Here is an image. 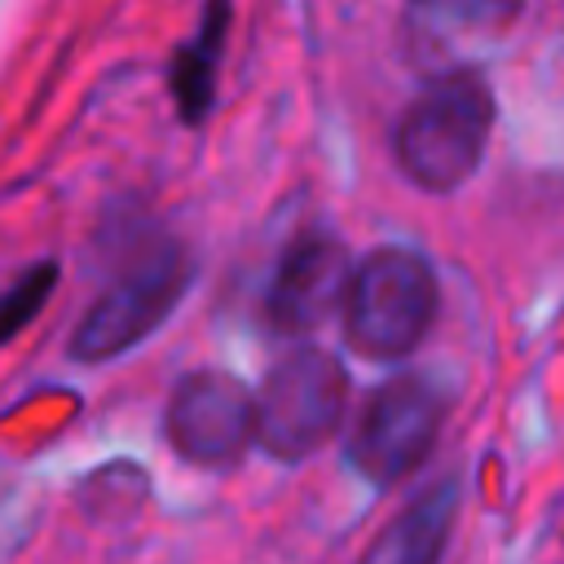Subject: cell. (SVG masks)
Returning a JSON list of instances; mask_svg holds the SVG:
<instances>
[{
  "label": "cell",
  "mask_w": 564,
  "mask_h": 564,
  "mask_svg": "<svg viewBox=\"0 0 564 564\" xmlns=\"http://www.w3.org/2000/svg\"><path fill=\"white\" fill-rule=\"evenodd\" d=\"M494 115L498 106L480 70L454 66L432 75L392 128L397 167L427 194L458 189L485 159Z\"/></svg>",
  "instance_id": "cell-1"
},
{
  "label": "cell",
  "mask_w": 564,
  "mask_h": 564,
  "mask_svg": "<svg viewBox=\"0 0 564 564\" xmlns=\"http://www.w3.org/2000/svg\"><path fill=\"white\" fill-rule=\"evenodd\" d=\"M194 264L189 251L176 238H145L132 251H123L119 269L101 286V295L84 308V317L70 330V357L75 361H110L141 344L150 330L163 326V317L181 304L189 291Z\"/></svg>",
  "instance_id": "cell-2"
},
{
  "label": "cell",
  "mask_w": 564,
  "mask_h": 564,
  "mask_svg": "<svg viewBox=\"0 0 564 564\" xmlns=\"http://www.w3.org/2000/svg\"><path fill=\"white\" fill-rule=\"evenodd\" d=\"M441 308L432 264L410 247H375L361 256L344 286V339L370 361L410 357Z\"/></svg>",
  "instance_id": "cell-3"
},
{
  "label": "cell",
  "mask_w": 564,
  "mask_h": 564,
  "mask_svg": "<svg viewBox=\"0 0 564 564\" xmlns=\"http://www.w3.org/2000/svg\"><path fill=\"white\" fill-rule=\"evenodd\" d=\"M256 401V445L278 463H304L322 449L348 405L344 361L326 348H295L269 366Z\"/></svg>",
  "instance_id": "cell-4"
},
{
  "label": "cell",
  "mask_w": 564,
  "mask_h": 564,
  "mask_svg": "<svg viewBox=\"0 0 564 564\" xmlns=\"http://www.w3.org/2000/svg\"><path fill=\"white\" fill-rule=\"evenodd\" d=\"M445 410H449V397L432 379L423 375L388 379L352 423V436H348L352 471L375 489H392L432 454Z\"/></svg>",
  "instance_id": "cell-5"
},
{
  "label": "cell",
  "mask_w": 564,
  "mask_h": 564,
  "mask_svg": "<svg viewBox=\"0 0 564 564\" xmlns=\"http://www.w3.org/2000/svg\"><path fill=\"white\" fill-rule=\"evenodd\" d=\"M163 432L185 463L229 467L256 436L251 388L229 370H189L167 397Z\"/></svg>",
  "instance_id": "cell-6"
},
{
  "label": "cell",
  "mask_w": 564,
  "mask_h": 564,
  "mask_svg": "<svg viewBox=\"0 0 564 564\" xmlns=\"http://www.w3.org/2000/svg\"><path fill=\"white\" fill-rule=\"evenodd\" d=\"M348 273H352V260H348L339 238H330V234L295 238L286 247V256L278 260V273L269 282L264 308H269L273 330L304 335V330L322 326L344 304Z\"/></svg>",
  "instance_id": "cell-7"
},
{
  "label": "cell",
  "mask_w": 564,
  "mask_h": 564,
  "mask_svg": "<svg viewBox=\"0 0 564 564\" xmlns=\"http://www.w3.org/2000/svg\"><path fill=\"white\" fill-rule=\"evenodd\" d=\"M524 0H405V31L423 53H454L502 40Z\"/></svg>",
  "instance_id": "cell-8"
},
{
  "label": "cell",
  "mask_w": 564,
  "mask_h": 564,
  "mask_svg": "<svg viewBox=\"0 0 564 564\" xmlns=\"http://www.w3.org/2000/svg\"><path fill=\"white\" fill-rule=\"evenodd\" d=\"M225 35H229V0H207L203 18H198V31L172 53L167 88H172L181 123H189V128H198L212 115L216 70H220V57H225Z\"/></svg>",
  "instance_id": "cell-9"
},
{
  "label": "cell",
  "mask_w": 564,
  "mask_h": 564,
  "mask_svg": "<svg viewBox=\"0 0 564 564\" xmlns=\"http://www.w3.org/2000/svg\"><path fill=\"white\" fill-rule=\"evenodd\" d=\"M454 507H458L454 480L427 489L423 498H414V502L383 529V538H379L366 555H370V560H392V564H427V560H436V555L445 551Z\"/></svg>",
  "instance_id": "cell-10"
},
{
  "label": "cell",
  "mask_w": 564,
  "mask_h": 564,
  "mask_svg": "<svg viewBox=\"0 0 564 564\" xmlns=\"http://www.w3.org/2000/svg\"><path fill=\"white\" fill-rule=\"evenodd\" d=\"M57 273H62L57 260H35L31 269H22L13 278V286L0 295V348L9 339H18L40 317V308L48 304V295L57 286Z\"/></svg>",
  "instance_id": "cell-11"
}]
</instances>
